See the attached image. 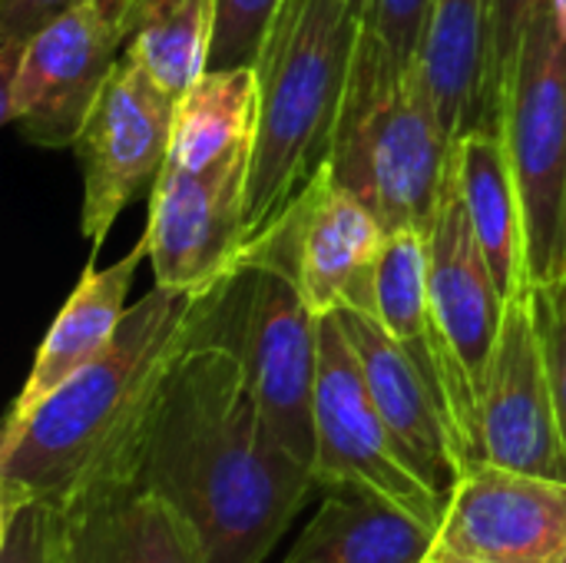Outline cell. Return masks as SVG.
I'll return each mask as SVG.
<instances>
[{
	"label": "cell",
	"mask_w": 566,
	"mask_h": 563,
	"mask_svg": "<svg viewBox=\"0 0 566 563\" xmlns=\"http://www.w3.org/2000/svg\"><path fill=\"white\" fill-rule=\"evenodd\" d=\"M133 488L176 504L212 563H265L322 491L315 471L269 428L239 352L216 329L172 368Z\"/></svg>",
	"instance_id": "cell-1"
},
{
	"label": "cell",
	"mask_w": 566,
	"mask_h": 563,
	"mask_svg": "<svg viewBox=\"0 0 566 563\" xmlns=\"http://www.w3.org/2000/svg\"><path fill=\"white\" fill-rule=\"evenodd\" d=\"M176 100L163 93L133 60L119 56L86 113L73 153L83 173L80 232L93 256L119 212L156 186L172 146Z\"/></svg>",
	"instance_id": "cell-10"
},
{
	"label": "cell",
	"mask_w": 566,
	"mask_h": 563,
	"mask_svg": "<svg viewBox=\"0 0 566 563\" xmlns=\"http://www.w3.org/2000/svg\"><path fill=\"white\" fill-rule=\"evenodd\" d=\"M501 129L524 209L531 282L541 285L566 272V20L557 3L531 23Z\"/></svg>",
	"instance_id": "cell-6"
},
{
	"label": "cell",
	"mask_w": 566,
	"mask_h": 563,
	"mask_svg": "<svg viewBox=\"0 0 566 563\" xmlns=\"http://www.w3.org/2000/svg\"><path fill=\"white\" fill-rule=\"evenodd\" d=\"M83 3L90 0H0V70L13 66L40 30Z\"/></svg>",
	"instance_id": "cell-27"
},
{
	"label": "cell",
	"mask_w": 566,
	"mask_h": 563,
	"mask_svg": "<svg viewBox=\"0 0 566 563\" xmlns=\"http://www.w3.org/2000/svg\"><path fill=\"white\" fill-rule=\"evenodd\" d=\"M385 239L388 229L325 163L289 212L242 249L239 262L285 269L315 315L342 309L375 315V279Z\"/></svg>",
	"instance_id": "cell-8"
},
{
	"label": "cell",
	"mask_w": 566,
	"mask_h": 563,
	"mask_svg": "<svg viewBox=\"0 0 566 563\" xmlns=\"http://www.w3.org/2000/svg\"><path fill=\"white\" fill-rule=\"evenodd\" d=\"M454 139L441 119L424 60H401L371 27H361L342 100L332 176L388 229L428 232Z\"/></svg>",
	"instance_id": "cell-4"
},
{
	"label": "cell",
	"mask_w": 566,
	"mask_h": 563,
	"mask_svg": "<svg viewBox=\"0 0 566 563\" xmlns=\"http://www.w3.org/2000/svg\"><path fill=\"white\" fill-rule=\"evenodd\" d=\"M66 563H212L199 528L166 498L126 488L66 511Z\"/></svg>",
	"instance_id": "cell-17"
},
{
	"label": "cell",
	"mask_w": 566,
	"mask_h": 563,
	"mask_svg": "<svg viewBox=\"0 0 566 563\" xmlns=\"http://www.w3.org/2000/svg\"><path fill=\"white\" fill-rule=\"evenodd\" d=\"M454 173L468 206V219L478 232V242L491 262V272L504 299L531 292L527 269V236L517 179L511 169L507 143L501 126H478L454 139Z\"/></svg>",
	"instance_id": "cell-18"
},
{
	"label": "cell",
	"mask_w": 566,
	"mask_h": 563,
	"mask_svg": "<svg viewBox=\"0 0 566 563\" xmlns=\"http://www.w3.org/2000/svg\"><path fill=\"white\" fill-rule=\"evenodd\" d=\"M126 3L129 0H90L40 30L20 50L17 63L0 70L3 123H13L33 146H73L123 56Z\"/></svg>",
	"instance_id": "cell-9"
},
{
	"label": "cell",
	"mask_w": 566,
	"mask_h": 563,
	"mask_svg": "<svg viewBox=\"0 0 566 563\" xmlns=\"http://www.w3.org/2000/svg\"><path fill=\"white\" fill-rule=\"evenodd\" d=\"M318 322L298 282L269 262H235L216 312V338L239 352L269 428L308 468L315 465Z\"/></svg>",
	"instance_id": "cell-5"
},
{
	"label": "cell",
	"mask_w": 566,
	"mask_h": 563,
	"mask_svg": "<svg viewBox=\"0 0 566 563\" xmlns=\"http://www.w3.org/2000/svg\"><path fill=\"white\" fill-rule=\"evenodd\" d=\"M315 481L328 488H358L378 494L428 528H441L448 498H441L411 465L391 425L378 411L358 355L338 322H318V382H315Z\"/></svg>",
	"instance_id": "cell-7"
},
{
	"label": "cell",
	"mask_w": 566,
	"mask_h": 563,
	"mask_svg": "<svg viewBox=\"0 0 566 563\" xmlns=\"http://www.w3.org/2000/svg\"><path fill=\"white\" fill-rule=\"evenodd\" d=\"M123 30V56L179 103L209 70L216 0H129Z\"/></svg>",
	"instance_id": "cell-22"
},
{
	"label": "cell",
	"mask_w": 566,
	"mask_h": 563,
	"mask_svg": "<svg viewBox=\"0 0 566 563\" xmlns=\"http://www.w3.org/2000/svg\"><path fill=\"white\" fill-rule=\"evenodd\" d=\"M252 149L209 169L166 166L149 189L146 252L156 285L209 289L235 272L245 249V189Z\"/></svg>",
	"instance_id": "cell-11"
},
{
	"label": "cell",
	"mask_w": 566,
	"mask_h": 563,
	"mask_svg": "<svg viewBox=\"0 0 566 563\" xmlns=\"http://www.w3.org/2000/svg\"><path fill=\"white\" fill-rule=\"evenodd\" d=\"M361 27L352 0H282L255 60L245 246L275 226L328 163Z\"/></svg>",
	"instance_id": "cell-3"
},
{
	"label": "cell",
	"mask_w": 566,
	"mask_h": 563,
	"mask_svg": "<svg viewBox=\"0 0 566 563\" xmlns=\"http://www.w3.org/2000/svg\"><path fill=\"white\" fill-rule=\"evenodd\" d=\"M259 123L255 66L206 70V76L176 103L172 146L166 166L199 173L242 149H252Z\"/></svg>",
	"instance_id": "cell-21"
},
{
	"label": "cell",
	"mask_w": 566,
	"mask_h": 563,
	"mask_svg": "<svg viewBox=\"0 0 566 563\" xmlns=\"http://www.w3.org/2000/svg\"><path fill=\"white\" fill-rule=\"evenodd\" d=\"M0 563H66V511L46 498L0 491Z\"/></svg>",
	"instance_id": "cell-23"
},
{
	"label": "cell",
	"mask_w": 566,
	"mask_h": 563,
	"mask_svg": "<svg viewBox=\"0 0 566 563\" xmlns=\"http://www.w3.org/2000/svg\"><path fill=\"white\" fill-rule=\"evenodd\" d=\"M494 0H434L421 60L451 139L488 123Z\"/></svg>",
	"instance_id": "cell-20"
},
{
	"label": "cell",
	"mask_w": 566,
	"mask_h": 563,
	"mask_svg": "<svg viewBox=\"0 0 566 563\" xmlns=\"http://www.w3.org/2000/svg\"><path fill=\"white\" fill-rule=\"evenodd\" d=\"M434 0H375L365 27H371L401 60L421 56Z\"/></svg>",
	"instance_id": "cell-28"
},
{
	"label": "cell",
	"mask_w": 566,
	"mask_h": 563,
	"mask_svg": "<svg viewBox=\"0 0 566 563\" xmlns=\"http://www.w3.org/2000/svg\"><path fill=\"white\" fill-rule=\"evenodd\" d=\"M146 242H139L133 252H126L119 262L96 269L93 259L86 262L80 282L73 285L66 305L53 319L33 368L7 415L3 431L20 428L56 388H63L80 368H86L116 335L123 315H126V295L133 285V275L139 262L146 259Z\"/></svg>",
	"instance_id": "cell-16"
},
{
	"label": "cell",
	"mask_w": 566,
	"mask_h": 563,
	"mask_svg": "<svg viewBox=\"0 0 566 563\" xmlns=\"http://www.w3.org/2000/svg\"><path fill=\"white\" fill-rule=\"evenodd\" d=\"M335 315L358 355L365 385H368L378 411L391 425L395 438L408 451L418 475L441 498H448L454 491L458 478L464 475V468H461L458 448L451 441L444 411H441L428 378L421 375L418 362L408 355V348L398 338H391L381 329V322L375 315L352 312V309H342Z\"/></svg>",
	"instance_id": "cell-15"
},
{
	"label": "cell",
	"mask_w": 566,
	"mask_h": 563,
	"mask_svg": "<svg viewBox=\"0 0 566 563\" xmlns=\"http://www.w3.org/2000/svg\"><path fill=\"white\" fill-rule=\"evenodd\" d=\"M235 275V272H232ZM229 279L182 292L153 285L113 342L0 441V491L73 511L133 488L149 421L179 358L216 329Z\"/></svg>",
	"instance_id": "cell-2"
},
{
	"label": "cell",
	"mask_w": 566,
	"mask_h": 563,
	"mask_svg": "<svg viewBox=\"0 0 566 563\" xmlns=\"http://www.w3.org/2000/svg\"><path fill=\"white\" fill-rule=\"evenodd\" d=\"M484 461L566 481V441L531 292L504 309L481 388Z\"/></svg>",
	"instance_id": "cell-12"
},
{
	"label": "cell",
	"mask_w": 566,
	"mask_h": 563,
	"mask_svg": "<svg viewBox=\"0 0 566 563\" xmlns=\"http://www.w3.org/2000/svg\"><path fill=\"white\" fill-rule=\"evenodd\" d=\"M434 548L488 563H566V481L491 461L468 468Z\"/></svg>",
	"instance_id": "cell-13"
},
{
	"label": "cell",
	"mask_w": 566,
	"mask_h": 563,
	"mask_svg": "<svg viewBox=\"0 0 566 563\" xmlns=\"http://www.w3.org/2000/svg\"><path fill=\"white\" fill-rule=\"evenodd\" d=\"M428 249H431V309L438 329L481 395L507 299L468 219L454 163L448 169L434 219L428 226Z\"/></svg>",
	"instance_id": "cell-14"
},
{
	"label": "cell",
	"mask_w": 566,
	"mask_h": 563,
	"mask_svg": "<svg viewBox=\"0 0 566 563\" xmlns=\"http://www.w3.org/2000/svg\"><path fill=\"white\" fill-rule=\"evenodd\" d=\"M371 3H375V0H352V7H355V10L361 13V20H365V17L371 13Z\"/></svg>",
	"instance_id": "cell-30"
},
{
	"label": "cell",
	"mask_w": 566,
	"mask_h": 563,
	"mask_svg": "<svg viewBox=\"0 0 566 563\" xmlns=\"http://www.w3.org/2000/svg\"><path fill=\"white\" fill-rule=\"evenodd\" d=\"M282 0H216L209 70L255 66Z\"/></svg>",
	"instance_id": "cell-24"
},
{
	"label": "cell",
	"mask_w": 566,
	"mask_h": 563,
	"mask_svg": "<svg viewBox=\"0 0 566 563\" xmlns=\"http://www.w3.org/2000/svg\"><path fill=\"white\" fill-rule=\"evenodd\" d=\"M424 563H488V561H478V557H464V554H448V551H431Z\"/></svg>",
	"instance_id": "cell-29"
},
{
	"label": "cell",
	"mask_w": 566,
	"mask_h": 563,
	"mask_svg": "<svg viewBox=\"0 0 566 563\" xmlns=\"http://www.w3.org/2000/svg\"><path fill=\"white\" fill-rule=\"evenodd\" d=\"M434 528L378 494L328 488L318 514L282 563H424L434 551Z\"/></svg>",
	"instance_id": "cell-19"
},
{
	"label": "cell",
	"mask_w": 566,
	"mask_h": 563,
	"mask_svg": "<svg viewBox=\"0 0 566 563\" xmlns=\"http://www.w3.org/2000/svg\"><path fill=\"white\" fill-rule=\"evenodd\" d=\"M531 305H534V319H537V332H541V345H544V358H547L554 402H557L566 441V272H560L551 282L531 285Z\"/></svg>",
	"instance_id": "cell-26"
},
{
	"label": "cell",
	"mask_w": 566,
	"mask_h": 563,
	"mask_svg": "<svg viewBox=\"0 0 566 563\" xmlns=\"http://www.w3.org/2000/svg\"><path fill=\"white\" fill-rule=\"evenodd\" d=\"M554 0H494V23H491V63H488V123L501 126L507 86L521 56V46L531 33V23L551 7Z\"/></svg>",
	"instance_id": "cell-25"
}]
</instances>
